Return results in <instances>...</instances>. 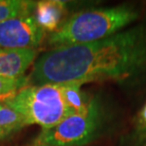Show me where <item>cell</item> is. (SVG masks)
<instances>
[{"mask_svg": "<svg viewBox=\"0 0 146 146\" xmlns=\"http://www.w3.org/2000/svg\"><path fill=\"white\" fill-rule=\"evenodd\" d=\"M31 146H45V145H31Z\"/></svg>", "mask_w": 146, "mask_h": 146, "instance_id": "14", "label": "cell"}, {"mask_svg": "<svg viewBox=\"0 0 146 146\" xmlns=\"http://www.w3.org/2000/svg\"><path fill=\"white\" fill-rule=\"evenodd\" d=\"M39 54L37 48H17L0 50V76L19 78L33 66Z\"/></svg>", "mask_w": 146, "mask_h": 146, "instance_id": "6", "label": "cell"}, {"mask_svg": "<svg viewBox=\"0 0 146 146\" xmlns=\"http://www.w3.org/2000/svg\"><path fill=\"white\" fill-rule=\"evenodd\" d=\"M36 2L30 0H0V22L33 14Z\"/></svg>", "mask_w": 146, "mask_h": 146, "instance_id": "8", "label": "cell"}, {"mask_svg": "<svg viewBox=\"0 0 146 146\" xmlns=\"http://www.w3.org/2000/svg\"><path fill=\"white\" fill-rule=\"evenodd\" d=\"M28 122L21 114L7 106L0 104V128L6 131L9 135L21 130L28 126Z\"/></svg>", "mask_w": 146, "mask_h": 146, "instance_id": "9", "label": "cell"}, {"mask_svg": "<svg viewBox=\"0 0 146 146\" xmlns=\"http://www.w3.org/2000/svg\"><path fill=\"white\" fill-rule=\"evenodd\" d=\"M146 65V29L119 31L91 43L50 48L37 57L29 86L125 79Z\"/></svg>", "mask_w": 146, "mask_h": 146, "instance_id": "1", "label": "cell"}, {"mask_svg": "<svg viewBox=\"0 0 146 146\" xmlns=\"http://www.w3.org/2000/svg\"><path fill=\"white\" fill-rule=\"evenodd\" d=\"M45 33L33 14L5 20L0 22V50L38 48Z\"/></svg>", "mask_w": 146, "mask_h": 146, "instance_id": "5", "label": "cell"}, {"mask_svg": "<svg viewBox=\"0 0 146 146\" xmlns=\"http://www.w3.org/2000/svg\"><path fill=\"white\" fill-rule=\"evenodd\" d=\"M30 84L28 76L19 78H9L0 76V95H13Z\"/></svg>", "mask_w": 146, "mask_h": 146, "instance_id": "10", "label": "cell"}, {"mask_svg": "<svg viewBox=\"0 0 146 146\" xmlns=\"http://www.w3.org/2000/svg\"><path fill=\"white\" fill-rule=\"evenodd\" d=\"M66 3L60 0H43L36 2L33 16L38 26L45 33H53L66 21Z\"/></svg>", "mask_w": 146, "mask_h": 146, "instance_id": "7", "label": "cell"}, {"mask_svg": "<svg viewBox=\"0 0 146 146\" xmlns=\"http://www.w3.org/2000/svg\"><path fill=\"white\" fill-rule=\"evenodd\" d=\"M13 95H0V104H1V103H5L6 101H8L9 99L13 97Z\"/></svg>", "mask_w": 146, "mask_h": 146, "instance_id": "12", "label": "cell"}, {"mask_svg": "<svg viewBox=\"0 0 146 146\" xmlns=\"http://www.w3.org/2000/svg\"><path fill=\"white\" fill-rule=\"evenodd\" d=\"M139 123L142 128L146 127V104L144 106L143 108H142V110L141 111V113H139Z\"/></svg>", "mask_w": 146, "mask_h": 146, "instance_id": "11", "label": "cell"}, {"mask_svg": "<svg viewBox=\"0 0 146 146\" xmlns=\"http://www.w3.org/2000/svg\"><path fill=\"white\" fill-rule=\"evenodd\" d=\"M8 136H9V134L6 132V131H4L3 129L0 128V141L3 139H5V138H7Z\"/></svg>", "mask_w": 146, "mask_h": 146, "instance_id": "13", "label": "cell"}, {"mask_svg": "<svg viewBox=\"0 0 146 146\" xmlns=\"http://www.w3.org/2000/svg\"><path fill=\"white\" fill-rule=\"evenodd\" d=\"M137 17L138 11L128 5L75 13L49 34L48 45L54 48L102 40L121 31Z\"/></svg>", "mask_w": 146, "mask_h": 146, "instance_id": "2", "label": "cell"}, {"mask_svg": "<svg viewBox=\"0 0 146 146\" xmlns=\"http://www.w3.org/2000/svg\"><path fill=\"white\" fill-rule=\"evenodd\" d=\"M104 123V111L100 101L92 97L81 112L68 116L55 126L41 129L33 145L84 146L99 136Z\"/></svg>", "mask_w": 146, "mask_h": 146, "instance_id": "4", "label": "cell"}, {"mask_svg": "<svg viewBox=\"0 0 146 146\" xmlns=\"http://www.w3.org/2000/svg\"><path fill=\"white\" fill-rule=\"evenodd\" d=\"M65 87L64 83L28 86L4 104L21 114L29 125L48 129L73 114L66 101Z\"/></svg>", "mask_w": 146, "mask_h": 146, "instance_id": "3", "label": "cell"}]
</instances>
